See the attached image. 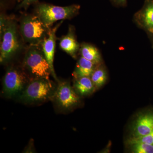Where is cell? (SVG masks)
<instances>
[{
  "label": "cell",
  "mask_w": 153,
  "mask_h": 153,
  "mask_svg": "<svg viewBox=\"0 0 153 153\" xmlns=\"http://www.w3.org/2000/svg\"><path fill=\"white\" fill-rule=\"evenodd\" d=\"M0 61L6 64L21 52L25 44L16 21L8 17L0 26Z\"/></svg>",
  "instance_id": "cell-1"
},
{
  "label": "cell",
  "mask_w": 153,
  "mask_h": 153,
  "mask_svg": "<svg viewBox=\"0 0 153 153\" xmlns=\"http://www.w3.org/2000/svg\"><path fill=\"white\" fill-rule=\"evenodd\" d=\"M22 66L32 79H49L51 68L41 45H29L26 48Z\"/></svg>",
  "instance_id": "cell-2"
},
{
  "label": "cell",
  "mask_w": 153,
  "mask_h": 153,
  "mask_svg": "<svg viewBox=\"0 0 153 153\" xmlns=\"http://www.w3.org/2000/svg\"><path fill=\"white\" fill-rule=\"evenodd\" d=\"M57 86L50 79H33L17 98L19 101L28 104H37L52 100Z\"/></svg>",
  "instance_id": "cell-3"
},
{
  "label": "cell",
  "mask_w": 153,
  "mask_h": 153,
  "mask_svg": "<svg viewBox=\"0 0 153 153\" xmlns=\"http://www.w3.org/2000/svg\"><path fill=\"white\" fill-rule=\"evenodd\" d=\"M19 29L25 44L38 45L48 36L51 28L44 25L36 14H25L20 19Z\"/></svg>",
  "instance_id": "cell-4"
},
{
  "label": "cell",
  "mask_w": 153,
  "mask_h": 153,
  "mask_svg": "<svg viewBox=\"0 0 153 153\" xmlns=\"http://www.w3.org/2000/svg\"><path fill=\"white\" fill-rule=\"evenodd\" d=\"M32 79L22 65L8 66L3 77V95L9 99L17 98Z\"/></svg>",
  "instance_id": "cell-5"
},
{
  "label": "cell",
  "mask_w": 153,
  "mask_h": 153,
  "mask_svg": "<svg viewBox=\"0 0 153 153\" xmlns=\"http://www.w3.org/2000/svg\"><path fill=\"white\" fill-rule=\"evenodd\" d=\"M79 5L60 7L47 3L38 4L35 8V14L42 22L49 28H51L55 22L66 19H71L79 13Z\"/></svg>",
  "instance_id": "cell-6"
},
{
  "label": "cell",
  "mask_w": 153,
  "mask_h": 153,
  "mask_svg": "<svg viewBox=\"0 0 153 153\" xmlns=\"http://www.w3.org/2000/svg\"><path fill=\"white\" fill-rule=\"evenodd\" d=\"M52 100L57 109L62 112H67L79 103L80 96L67 81H58Z\"/></svg>",
  "instance_id": "cell-7"
},
{
  "label": "cell",
  "mask_w": 153,
  "mask_h": 153,
  "mask_svg": "<svg viewBox=\"0 0 153 153\" xmlns=\"http://www.w3.org/2000/svg\"><path fill=\"white\" fill-rule=\"evenodd\" d=\"M133 20L138 27L152 36L153 0H146L143 7L134 15Z\"/></svg>",
  "instance_id": "cell-8"
},
{
  "label": "cell",
  "mask_w": 153,
  "mask_h": 153,
  "mask_svg": "<svg viewBox=\"0 0 153 153\" xmlns=\"http://www.w3.org/2000/svg\"><path fill=\"white\" fill-rule=\"evenodd\" d=\"M63 22V21H61L55 27L50 29L49 35L41 44L44 55L51 68L52 75L57 82H58L59 80L57 79L55 74L54 67V59L56 40V33L57 29L62 24Z\"/></svg>",
  "instance_id": "cell-9"
},
{
  "label": "cell",
  "mask_w": 153,
  "mask_h": 153,
  "mask_svg": "<svg viewBox=\"0 0 153 153\" xmlns=\"http://www.w3.org/2000/svg\"><path fill=\"white\" fill-rule=\"evenodd\" d=\"M59 47L60 49L74 58H76L79 53L80 44L76 39L75 28L70 25L68 33L65 36H62L59 39Z\"/></svg>",
  "instance_id": "cell-10"
},
{
  "label": "cell",
  "mask_w": 153,
  "mask_h": 153,
  "mask_svg": "<svg viewBox=\"0 0 153 153\" xmlns=\"http://www.w3.org/2000/svg\"><path fill=\"white\" fill-rule=\"evenodd\" d=\"M153 131V113L142 114L137 117L133 127L132 137L146 135Z\"/></svg>",
  "instance_id": "cell-11"
},
{
  "label": "cell",
  "mask_w": 153,
  "mask_h": 153,
  "mask_svg": "<svg viewBox=\"0 0 153 153\" xmlns=\"http://www.w3.org/2000/svg\"><path fill=\"white\" fill-rule=\"evenodd\" d=\"M79 53L81 56L96 65H100L102 63L101 53L93 44L83 42L80 44Z\"/></svg>",
  "instance_id": "cell-12"
},
{
  "label": "cell",
  "mask_w": 153,
  "mask_h": 153,
  "mask_svg": "<svg viewBox=\"0 0 153 153\" xmlns=\"http://www.w3.org/2000/svg\"><path fill=\"white\" fill-rule=\"evenodd\" d=\"M73 87L79 96L90 95L96 89L90 77L88 76L74 78Z\"/></svg>",
  "instance_id": "cell-13"
},
{
  "label": "cell",
  "mask_w": 153,
  "mask_h": 153,
  "mask_svg": "<svg viewBox=\"0 0 153 153\" xmlns=\"http://www.w3.org/2000/svg\"><path fill=\"white\" fill-rule=\"evenodd\" d=\"M98 65L81 56L76 63L73 75L74 78L83 76L90 77Z\"/></svg>",
  "instance_id": "cell-14"
},
{
  "label": "cell",
  "mask_w": 153,
  "mask_h": 153,
  "mask_svg": "<svg viewBox=\"0 0 153 153\" xmlns=\"http://www.w3.org/2000/svg\"><path fill=\"white\" fill-rule=\"evenodd\" d=\"M90 78L96 88L101 87L105 84L108 79L107 72L102 64L97 66Z\"/></svg>",
  "instance_id": "cell-15"
},
{
  "label": "cell",
  "mask_w": 153,
  "mask_h": 153,
  "mask_svg": "<svg viewBox=\"0 0 153 153\" xmlns=\"http://www.w3.org/2000/svg\"><path fill=\"white\" fill-rule=\"evenodd\" d=\"M128 144L137 143H146L153 145V131L149 134L137 137H132L128 141Z\"/></svg>",
  "instance_id": "cell-16"
},
{
  "label": "cell",
  "mask_w": 153,
  "mask_h": 153,
  "mask_svg": "<svg viewBox=\"0 0 153 153\" xmlns=\"http://www.w3.org/2000/svg\"><path fill=\"white\" fill-rule=\"evenodd\" d=\"M131 146L132 153H153V145L146 143H137Z\"/></svg>",
  "instance_id": "cell-17"
},
{
  "label": "cell",
  "mask_w": 153,
  "mask_h": 153,
  "mask_svg": "<svg viewBox=\"0 0 153 153\" xmlns=\"http://www.w3.org/2000/svg\"><path fill=\"white\" fill-rule=\"evenodd\" d=\"M38 2V0H22V2L18 6V8L24 9L26 10L31 5L37 4Z\"/></svg>",
  "instance_id": "cell-18"
},
{
  "label": "cell",
  "mask_w": 153,
  "mask_h": 153,
  "mask_svg": "<svg viewBox=\"0 0 153 153\" xmlns=\"http://www.w3.org/2000/svg\"><path fill=\"white\" fill-rule=\"evenodd\" d=\"M114 6L117 7H125L127 0H110Z\"/></svg>",
  "instance_id": "cell-19"
},
{
  "label": "cell",
  "mask_w": 153,
  "mask_h": 153,
  "mask_svg": "<svg viewBox=\"0 0 153 153\" xmlns=\"http://www.w3.org/2000/svg\"><path fill=\"white\" fill-rule=\"evenodd\" d=\"M19 1H21V0H19Z\"/></svg>",
  "instance_id": "cell-20"
}]
</instances>
